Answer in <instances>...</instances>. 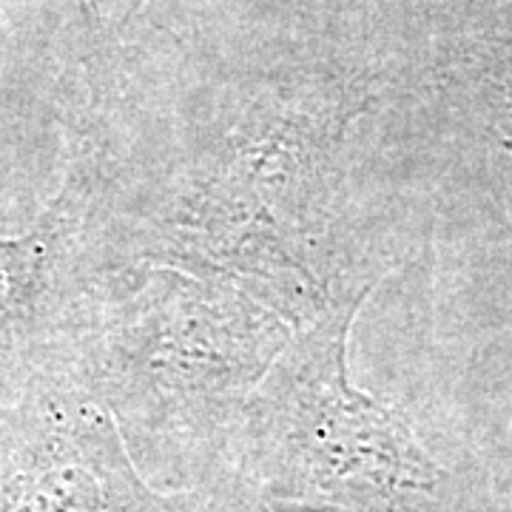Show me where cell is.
I'll return each instance as SVG.
<instances>
[{"label": "cell", "mask_w": 512, "mask_h": 512, "mask_svg": "<svg viewBox=\"0 0 512 512\" xmlns=\"http://www.w3.org/2000/svg\"><path fill=\"white\" fill-rule=\"evenodd\" d=\"M365 293L293 345L251 413V467L274 512H427L433 458L399 410L353 390L348 330Z\"/></svg>", "instance_id": "obj_1"}, {"label": "cell", "mask_w": 512, "mask_h": 512, "mask_svg": "<svg viewBox=\"0 0 512 512\" xmlns=\"http://www.w3.org/2000/svg\"><path fill=\"white\" fill-rule=\"evenodd\" d=\"M0 512H171L128 461L114 427L55 436L3 487Z\"/></svg>", "instance_id": "obj_2"}, {"label": "cell", "mask_w": 512, "mask_h": 512, "mask_svg": "<svg viewBox=\"0 0 512 512\" xmlns=\"http://www.w3.org/2000/svg\"><path fill=\"white\" fill-rule=\"evenodd\" d=\"M49 254L46 231L23 239H0V328L32 302Z\"/></svg>", "instance_id": "obj_3"}, {"label": "cell", "mask_w": 512, "mask_h": 512, "mask_svg": "<svg viewBox=\"0 0 512 512\" xmlns=\"http://www.w3.org/2000/svg\"><path fill=\"white\" fill-rule=\"evenodd\" d=\"M507 117H510V128H512V80L507 86Z\"/></svg>", "instance_id": "obj_4"}, {"label": "cell", "mask_w": 512, "mask_h": 512, "mask_svg": "<svg viewBox=\"0 0 512 512\" xmlns=\"http://www.w3.org/2000/svg\"><path fill=\"white\" fill-rule=\"evenodd\" d=\"M265 512H274V510H265Z\"/></svg>", "instance_id": "obj_5"}]
</instances>
